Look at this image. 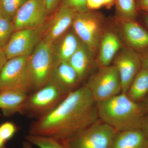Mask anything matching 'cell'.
Listing matches in <instances>:
<instances>
[{
  "label": "cell",
  "mask_w": 148,
  "mask_h": 148,
  "mask_svg": "<svg viewBox=\"0 0 148 148\" xmlns=\"http://www.w3.org/2000/svg\"><path fill=\"white\" fill-rule=\"evenodd\" d=\"M99 120L96 103L85 85L69 92L56 108L39 117L30 126L29 134L63 143Z\"/></svg>",
  "instance_id": "6da1fadb"
},
{
  "label": "cell",
  "mask_w": 148,
  "mask_h": 148,
  "mask_svg": "<svg viewBox=\"0 0 148 148\" xmlns=\"http://www.w3.org/2000/svg\"><path fill=\"white\" fill-rule=\"evenodd\" d=\"M98 118L117 131L140 129L145 113L141 103L123 92L96 103Z\"/></svg>",
  "instance_id": "7a4b0ae2"
},
{
  "label": "cell",
  "mask_w": 148,
  "mask_h": 148,
  "mask_svg": "<svg viewBox=\"0 0 148 148\" xmlns=\"http://www.w3.org/2000/svg\"><path fill=\"white\" fill-rule=\"evenodd\" d=\"M55 66L52 44L42 40L29 57L31 90L36 91L49 82Z\"/></svg>",
  "instance_id": "3957f363"
},
{
  "label": "cell",
  "mask_w": 148,
  "mask_h": 148,
  "mask_svg": "<svg viewBox=\"0 0 148 148\" xmlns=\"http://www.w3.org/2000/svg\"><path fill=\"white\" fill-rule=\"evenodd\" d=\"M69 92L51 79L31 95H28L21 113L40 117L56 108Z\"/></svg>",
  "instance_id": "277c9868"
},
{
  "label": "cell",
  "mask_w": 148,
  "mask_h": 148,
  "mask_svg": "<svg viewBox=\"0 0 148 148\" xmlns=\"http://www.w3.org/2000/svg\"><path fill=\"white\" fill-rule=\"evenodd\" d=\"M117 132L99 120L63 143L68 148H110Z\"/></svg>",
  "instance_id": "5b68a950"
},
{
  "label": "cell",
  "mask_w": 148,
  "mask_h": 148,
  "mask_svg": "<svg viewBox=\"0 0 148 148\" xmlns=\"http://www.w3.org/2000/svg\"><path fill=\"white\" fill-rule=\"evenodd\" d=\"M29 56L7 60L0 74V92L11 90L27 94L31 90Z\"/></svg>",
  "instance_id": "8992f818"
},
{
  "label": "cell",
  "mask_w": 148,
  "mask_h": 148,
  "mask_svg": "<svg viewBox=\"0 0 148 148\" xmlns=\"http://www.w3.org/2000/svg\"><path fill=\"white\" fill-rule=\"evenodd\" d=\"M96 103L107 100L122 92L119 74L115 66L101 67L86 84Z\"/></svg>",
  "instance_id": "52a82bcc"
},
{
  "label": "cell",
  "mask_w": 148,
  "mask_h": 148,
  "mask_svg": "<svg viewBox=\"0 0 148 148\" xmlns=\"http://www.w3.org/2000/svg\"><path fill=\"white\" fill-rule=\"evenodd\" d=\"M44 25L37 28L15 31L3 49L7 60L19 56H29L42 39Z\"/></svg>",
  "instance_id": "ba28073f"
},
{
  "label": "cell",
  "mask_w": 148,
  "mask_h": 148,
  "mask_svg": "<svg viewBox=\"0 0 148 148\" xmlns=\"http://www.w3.org/2000/svg\"><path fill=\"white\" fill-rule=\"evenodd\" d=\"M72 26L82 42L94 53L101 42V22L98 16L88 11L76 13Z\"/></svg>",
  "instance_id": "9c48e42d"
},
{
  "label": "cell",
  "mask_w": 148,
  "mask_h": 148,
  "mask_svg": "<svg viewBox=\"0 0 148 148\" xmlns=\"http://www.w3.org/2000/svg\"><path fill=\"white\" fill-rule=\"evenodd\" d=\"M49 17L44 0H27L12 20L14 32L40 27L45 24Z\"/></svg>",
  "instance_id": "30bf717a"
},
{
  "label": "cell",
  "mask_w": 148,
  "mask_h": 148,
  "mask_svg": "<svg viewBox=\"0 0 148 148\" xmlns=\"http://www.w3.org/2000/svg\"><path fill=\"white\" fill-rule=\"evenodd\" d=\"M113 65L119 74L122 92L125 93L142 67L140 54L132 49H125L116 57Z\"/></svg>",
  "instance_id": "8fae6325"
},
{
  "label": "cell",
  "mask_w": 148,
  "mask_h": 148,
  "mask_svg": "<svg viewBox=\"0 0 148 148\" xmlns=\"http://www.w3.org/2000/svg\"><path fill=\"white\" fill-rule=\"evenodd\" d=\"M76 13L71 9L61 4L46 22L42 40L53 44L71 26Z\"/></svg>",
  "instance_id": "7c38bea8"
},
{
  "label": "cell",
  "mask_w": 148,
  "mask_h": 148,
  "mask_svg": "<svg viewBox=\"0 0 148 148\" xmlns=\"http://www.w3.org/2000/svg\"><path fill=\"white\" fill-rule=\"evenodd\" d=\"M82 42L75 33H67L52 44L56 66L59 63L69 61L79 47Z\"/></svg>",
  "instance_id": "4fadbf2b"
},
{
  "label": "cell",
  "mask_w": 148,
  "mask_h": 148,
  "mask_svg": "<svg viewBox=\"0 0 148 148\" xmlns=\"http://www.w3.org/2000/svg\"><path fill=\"white\" fill-rule=\"evenodd\" d=\"M122 29L130 45L135 51L148 48V32L134 20L124 19Z\"/></svg>",
  "instance_id": "5bb4252c"
},
{
  "label": "cell",
  "mask_w": 148,
  "mask_h": 148,
  "mask_svg": "<svg viewBox=\"0 0 148 148\" xmlns=\"http://www.w3.org/2000/svg\"><path fill=\"white\" fill-rule=\"evenodd\" d=\"M110 148H148V138L141 129L117 131Z\"/></svg>",
  "instance_id": "9a60e30c"
},
{
  "label": "cell",
  "mask_w": 148,
  "mask_h": 148,
  "mask_svg": "<svg viewBox=\"0 0 148 148\" xmlns=\"http://www.w3.org/2000/svg\"><path fill=\"white\" fill-rule=\"evenodd\" d=\"M121 46L120 41L115 34L112 32L105 33L100 42L98 58L100 68L110 65Z\"/></svg>",
  "instance_id": "2e32d148"
},
{
  "label": "cell",
  "mask_w": 148,
  "mask_h": 148,
  "mask_svg": "<svg viewBox=\"0 0 148 148\" xmlns=\"http://www.w3.org/2000/svg\"><path fill=\"white\" fill-rule=\"evenodd\" d=\"M28 96L27 93L8 90L0 92V110L5 116L21 113Z\"/></svg>",
  "instance_id": "e0dca14e"
},
{
  "label": "cell",
  "mask_w": 148,
  "mask_h": 148,
  "mask_svg": "<svg viewBox=\"0 0 148 148\" xmlns=\"http://www.w3.org/2000/svg\"><path fill=\"white\" fill-rule=\"evenodd\" d=\"M51 79L69 92L77 89L80 82L77 72L69 61L61 62L56 66Z\"/></svg>",
  "instance_id": "ac0fdd59"
},
{
  "label": "cell",
  "mask_w": 148,
  "mask_h": 148,
  "mask_svg": "<svg viewBox=\"0 0 148 148\" xmlns=\"http://www.w3.org/2000/svg\"><path fill=\"white\" fill-rule=\"evenodd\" d=\"M93 54L90 49L82 42L69 61L77 72L80 81L86 76L90 71L92 66Z\"/></svg>",
  "instance_id": "d6986e66"
},
{
  "label": "cell",
  "mask_w": 148,
  "mask_h": 148,
  "mask_svg": "<svg viewBox=\"0 0 148 148\" xmlns=\"http://www.w3.org/2000/svg\"><path fill=\"white\" fill-rule=\"evenodd\" d=\"M125 94L135 103L143 102L148 94V69L142 66Z\"/></svg>",
  "instance_id": "ffe728a7"
},
{
  "label": "cell",
  "mask_w": 148,
  "mask_h": 148,
  "mask_svg": "<svg viewBox=\"0 0 148 148\" xmlns=\"http://www.w3.org/2000/svg\"><path fill=\"white\" fill-rule=\"evenodd\" d=\"M26 140L39 148H68L61 141L48 136L29 134Z\"/></svg>",
  "instance_id": "44dd1931"
},
{
  "label": "cell",
  "mask_w": 148,
  "mask_h": 148,
  "mask_svg": "<svg viewBox=\"0 0 148 148\" xmlns=\"http://www.w3.org/2000/svg\"><path fill=\"white\" fill-rule=\"evenodd\" d=\"M27 0H0V15L12 21L18 10Z\"/></svg>",
  "instance_id": "7402d4cb"
},
{
  "label": "cell",
  "mask_w": 148,
  "mask_h": 148,
  "mask_svg": "<svg viewBox=\"0 0 148 148\" xmlns=\"http://www.w3.org/2000/svg\"><path fill=\"white\" fill-rule=\"evenodd\" d=\"M117 9L122 18L134 20L137 16V8L135 0H116Z\"/></svg>",
  "instance_id": "603a6c76"
},
{
  "label": "cell",
  "mask_w": 148,
  "mask_h": 148,
  "mask_svg": "<svg viewBox=\"0 0 148 148\" xmlns=\"http://www.w3.org/2000/svg\"><path fill=\"white\" fill-rule=\"evenodd\" d=\"M14 32L12 21L0 15V48L3 49Z\"/></svg>",
  "instance_id": "cb8c5ba5"
},
{
  "label": "cell",
  "mask_w": 148,
  "mask_h": 148,
  "mask_svg": "<svg viewBox=\"0 0 148 148\" xmlns=\"http://www.w3.org/2000/svg\"><path fill=\"white\" fill-rule=\"evenodd\" d=\"M18 130L16 125L7 121L0 125V135L6 142L13 138Z\"/></svg>",
  "instance_id": "d4e9b609"
},
{
  "label": "cell",
  "mask_w": 148,
  "mask_h": 148,
  "mask_svg": "<svg viewBox=\"0 0 148 148\" xmlns=\"http://www.w3.org/2000/svg\"><path fill=\"white\" fill-rule=\"evenodd\" d=\"M87 0H62L61 4L73 10L76 13L88 11Z\"/></svg>",
  "instance_id": "484cf974"
},
{
  "label": "cell",
  "mask_w": 148,
  "mask_h": 148,
  "mask_svg": "<svg viewBox=\"0 0 148 148\" xmlns=\"http://www.w3.org/2000/svg\"><path fill=\"white\" fill-rule=\"evenodd\" d=\"M60 0H44L46 8L49 15L53 13L58 7Z\"/></svg>",
  "instance_id": "4316f807"
},
{
  "label": "cell",
  "mask_w": 148,
  "mask_h": 148,
  "mask_svg": "<svg viewBox=\"0 0 148 148\" xmlns=\"http://www.w3.org/2000/svg\"><path fill=\"white\" fill-rule=\"evenodd\" d=\"M86 6L88 9H98L103 6V0H87Z\"/></svg>",
  "instance_id": "83f0119b"
},
{
  "label": "cell",
  "mask_w": 148,
  "mask_h": 148,
  "mask_svg": "<svg viewBox=\"0 0 148 148\" xmlns=\"http://www.w3.org/2000/svg\"><path fill=\"white\" fill-rule=\"evenodd\" d=\"M143 51V53L140 54L142 66L148 70V48Z\"/></svg>",
  "instance_id": "f1b7e54d"
},
{
  "label": "cell",
  "mask_w": 148,
  "mask_h": 148,
  "mask_svg": "<svg viewBox=\"0 0 148 148\" xmlns=\"http://www.w3.org/2000/svg\"><path fill=\"white\" fill-rule=\"evenodd\" d=\"M141 129L148 138V114H146L144 117Z\"/></svg>",
  "instance_id": "f546056e"
},
{
  "label": "cell",
  "mask_w": 148,
  "mask_h": 148,
  "mask_svg": "<svg viewBox=\"0 0 148 148\" xmlns=\"http://www.w3.org/2000/svg\"><path fill=\"white\" fill-rule=\"evenodd\" d=\"M7 60L3 51L0 48V74Z\"/></svg>",
  "instance_id": "4dcf8cb0"
},
{
  "label": "cell",
  "mask_w": 148,
  "mask_h": 148,
  "mask_svg": "<svg viewBox=\"0 0 148 148\" xmlns=\"http://www.w3.org/2000/svg\"><path fill=\"white\" fill-rule=\"evenodd\" d=\"M138 5L140 9L148 12V0H138Z\"/></svg>",
  "instance_id": "1f68e13d"
},
{
  "label": "cell",
  "mask_w": 148,
  "mask_h": 148,
  "mask_svg": "<svg viewBox=\"0 0 148 148\" xmlns=\"http://www.w3.org/2000/svg\"><path fill=\"white\" fill-rule=\"evenodd\" d=\"M141 103L145 113L148 114V94Z\"/></svg>",
  "instance_id": "d6a6232c"
},
{
  "label": "cell",
  "mask_w": 148,
  "mask_h": 148,
  "mask_svg": "<svg viewBox=\"0 0 148 148\" xmlns=\"http://www.w3.org/2000/svg\"><path fill=\"white\" fill-rule=\"evenodd\" d=\"M22 147L23 148H33L32 144L27 140L23 141L22 143Z\"/></svg>",
  "instance_id": "836d02e7"
},
{
  "label": "cell",
  "mask_w": 148,
  "mask_h": 148,
  "mask_svg": "<svg viewBox=\"0 0 148 148\" xmlns=\"http://www.w3.org/2000/svg\"><path fill=\"white\" fill-rule=\"evenodd\" d=\"M114 0H103V6L109 7L112 5Z\"/></svg>",
  "instance_id": "e575fe53"
},
{
  "label": "cell",
  "mask_w": 148,
  "mask_h": 148,
  "mask_svg": "<svg viewBox=\"0 0 148 148\" xmlns=\"http://www.w3.org/2000/svg\"><path fill=\"white\" fill-rule=\"evenodd\" d=\"M6 143L0 135V148H6Z\"/></svg>",
  "instance_id": "d590c367"
},
{
  "label": "cell",
  "mask_w": 148,
  "mask_h": 148,
  "mask_svg": "<svg viewBox=\"0 0 148 148\" xmlns=\"http://www.w3.org/2000/svg\"><path fill=\"white\" fill-rule=\"evenodd\" d=\"M144 20H145V23L146 25H147V27L148 28V14H146L145 16Z\"/></svg>",
  "instance_id": "8d00e7d4"
}]
</instances>
